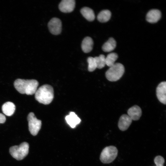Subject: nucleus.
I'll return each mask as SVG.
<instances>
[{"label":"nucleus","mask_w":166,"mask_h":166,"mask_svg":"<svg viewBox=\"0 0 166 166\" xmlns=\"http://www.w3.org/2000/svg\"><path fill=\"white\" fill-rule=\"evenodd\" d=\"M38 85V81L34 79H18L14 82V87L18 92L28 95L35 94Z\"/></svg>","instance_id":"obj_1"},{"label":"nucleus","mask_w":166,"mask_h":166,"mask_svg":"<svg viewBox=\"0 0 166 166\" xmlns=\"http://www.w3.org/2000/svg\"><path fill=\"white\" fill-rule=\"evenodd\" d=\"M93 42L92 38L86 37L82 41L81 47L83 51L85 53H88L92 49Z\"/></svg>","instance_id":"obj_14"},{"label":"nucleus","mask_w":166,"mask_h":166,"mask_svg":"<svg viewBox=\"0 0 166 166\" xmlns=\"http://www.w3.org/2000/svg\"><path fill=\"white\" fill-rule=\"evenodd\" d=\"M74 0H62L59 5V8L62 12L70 13L73 11L75 6Z\"/></svg>","instance_id":"obj_8"},{"label":"nucleus","mask_w":166,"mask_h":166,"mask_svg":"<svg viewBox=\"0 0 166 166\" xmlns=\"http://www.w3.org/2000/svg\"><path fill=\"white\" fill-rule=\"evenodd\" d=\"M87 60L88 63V71L91 72L94 71L97 68L94 57H89Z\"/></svg>","instance_id":"obj_21"},{"label":"nucleus","mask_w":166,"mask_h":166,"mask_svg":"<svg viewBox=\"0 0 166 166\" xmlns=\"http://www.w3.org/2000/svg\"><path fill=\"white\" fill-rule=\"evenodd\" d=\"M154 162L156 166H164L163 164L165 160L162 156H158L155 158Z\"/></svg>","instance_id":"obj_22"},{"label":"nucleus","mask_w":166,"mask_h":166,"mask_svg":"<svg viewBox=\"0 0 166 166\" xmlns=\"http://www.w3.org/2000/svg\"><path fill=\"white\" fill-rule=\"evenodd\" d=\"M29 147V144L24 142L18 146L15 145L10 147L9 152L14 158L17 160H21L28 155Z\"/></svg>","instance_id":"obj_3"},{"label":"nucleus","mask_w":166,"mask_h":166,"mask_svg":"<svg viewBox=\"0 0 166 166\" xmlns=\"http://www.w3.org/2000/svg\"><path fill=\"white\" fill-rule=\"evenodd\" d=\"M54 97V90L50 85L45 84L38 88L35 93V99L39 103L44 105L50 103Z\"/></svg>","instance_id":"obj_2"},{"label":"nucleus","mask_w":166,"mask_h":166,"mask_svg":"<svg viewBox=\"0 0 166 166\" xmlns=\"http://www.w3.org/2000/svg\"><path fill=\"white\" fill-rule=\"evenodd\" d=\"M118 152V150L115 146H110L106 147L101 152L100 160L103 163H110L116 159Z\"/></svg>","instance_id":"obj_5"},{"label":"nucleus","mask_w":166,"mask_h":166,"mask_svg":"<svg viewBox=\"0 0 166 166\" xmlns=\"http://www.w3.org/2000/svg\"><path fill=\"white\" fill-rule=\"evenodd\" d=\"M128 115L132 120H138L142 114V111L139 106L135 105L130 108L127 111Z\"/></svg>","instance_id":"obj_12"},{"label":"nucleus","mask_w":166,"mask_h":166,"mask_svg":"<svg viewBox=\"0 0 166 166\" xmlns=\"http://www.w3.org/2000/svg\"><path fill=\"white\" fill-rule=\"evenodd\" d=\"M118 57L117 53H111L108 54L105 57L106 65L110 67L115 64V62Z\"/></svg>","instance_id":"obj_19"},{"label":"nucleus","mask_w":166,"mask_h":166,"mask_svg":"<svg viewBox=\"0 0 166 166\" xmlns=\"http://www.w3.org/2000/svg\"><path fill=\"white\" fill-rule=\"evenodd\" d=\"M65 120L67 123L72 128L79 124L81 121V119L73 112H71L69 115L65 117Z\"/></svg>","instance_id":"obj_13"},{"label":"nucleus","mask_w":166,"mask_h":166,"mask_svg":"<svg viewBox=\"0 0 166 166\" xmlns=\"http://www.w3.org/2000/svg\"><path fill=\"white\" fill-rule=\"evenodd\" d=\"M111 15V13L109 10H103L98 14L97 19L100 22H105L109 20Z\"/></svg>","instance_id":"obj_18"},{"label":"nucleus","mask_w":166,"mask_h":166,"mask_svg":"<svg viewBox=\"0 0 166 166\" xmlns=\"http://www.w3.org/2000/svg\"><path fill=\"white\" fill-rule=\"evenodd\" d=\"M15 110L14 104L11 102H7L3 104L2 106V110L3 113L8 116H12Z\"/></svg>","instance_id":"obj_15"},{"label":"nucleus","mask_w":166,"mask_h":166,"mask_svg":"<svg viewBox=\"0 0 166 166\" xmlns=\"http://www.w3.org/2000/svg\"><path fill=\"white\" fill-rule=\"evenodd\" d=\"M27 119L29 131L32 135H36L41 128V121L37 119L33 112L29 114Z\"/></svg>","instance_id":"obj_6"},{"label":"nucleus","mask_w":166,"mask_h":166,"mask_svg":"<svg viewBox=\"0 0 166 166\" xmlns=\"http://www.w3.org/2000/svg\"><path fill=\"white\" fill-rule=\"evenodd\" d=\"M6 117L3 114L0 113V124H3L5 122Z\"/></svg>","instance_id":"obj_23"},{"label":"nucleus","mask_w":166,"mask_h":166,"mask_svg":"<svg viewBox=\"0 0 166 166\" xmlns=\"http://www.w3.org/2000/svg\"><path fill=\"white\" fill-rule=\"evenodd\" d=\"M116 46V41L113 38H111L103 45L102 49L104 52H110L113 50Z\"/></svg>","instance_id":"obj_17"},{"label":"nucleus","mask_w":166,"mask_h":166,"mask_svg":"<svg viewBox=\"0 0 166 166\" xmlns=\"http://www.w3.org/2000/svg\"><path fill=\"white\" fill-rule=\"evenodd\" d=\"M132 121L130 117L126 114H123L120 117L118 123V127L119 129L124 131L129 127Z\"/></svg>","instance_id":"obj_10"},{"label":"nucleus","mask_w":166,"mask_h":166,"mask_svg":"<svg viewBox=\"0 0 166 166\" xmlns=\"http://www.w3.org/2000/svg\"><path fill=\"white\" fill-rule=\"evenodd\" d=\"M160 11L157 9H152L150 10L147 14L146 19L147 21L151 23H155L157 22L160 18Z\"/></svg>","instance_id":"obj_11"},{"label":"nucleus","mask_w":166,"mask_h":166,"mask_svg":"<svg viewBox=\"0 0 166 166\" xmlns=\"http://www.w3.org/2000/svg\"><path fill=\"white\" fill-rule=\"evenodd\" d=\"M96 63L97 68L101 69L105 67L106 65L105 57V56L101 54L98 57H94Z\"/></svg>","instance_id":"obj_20"},{"label":"nucleus","mask_w":166,"mask_h":166,"mask_svg":"<svg viewBox=\"0 0 166 166\" xmlns=\"http://www.w3.org/2000/svg\"><path fill=\"white\" fill-rule=\"evenodd\" d=\"M48 26L51 34L55 35H58L61 33V22L58 18H53L49 22Z\"/></svg>","instance_id":"obj_7"},{"label":"nucleus","mask_w":166,"mask_h":166,"mask_svg":"<svg viewBox=\"0 0 166 166\" xmlns=\"http://www.w3.org/2000/svg\"><path fill=\"white\" fill-rule=\"evenodd\" d=\"M124 72V68L122 64L115 63L107 71L105 76L109 81H115L120 79Z\"/></svg>","instance_id":"obj_4"},{"label":"nucleus","mask_w":166,"mask_h":166,"mask_svg":"<svg viewBox=\"0 0 166 166\" xmlns=\"http://www.w3.org/2000/svg\"><path fill=\"white\" fill-rule=\"evenodd\" d=\"M80 12L83 16L88 21H93L95 18L94 11L91 8L86 7L82 8Z\"/></svg>","instance_id":"obj_16"},{"label":"nucleus","mask_w":166,"mask_h":166,"mask_svg":"<svg viewBox=\"0 0 166 166\" xmlns=\"http://www.w3.org/2000/svg\"><path fill=\"white\" fill-rule=\"evenodd\" d=\"M166 82L163 81L160 83L156 89L157 97L160 102L165 105L166 103Z\"/></svg>","instance_id":"obj_9"}]
</instances>
